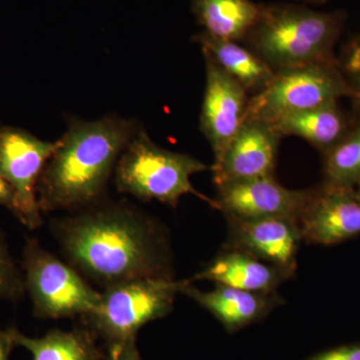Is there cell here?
Returning <instances> with one entry per match:
<instances>
[{
  "label": "cell",
  "mask_w": 360,
  "mask_h": 360,
  "mask_svg": "<svg viewBox=\"0 0 360 360\" xmlns=\"http://www.w3.org/2000/svg\"><path fill=\"white\" fill-rule=\"evenodd\" d=\"M355 118L356 113L350 115L335 103L285 116L271 125L281 136L300 137L323 155L347 135Z\"/></svg>",
  "instance_id": "16"
},
{
  "label": "cell",
  "mask_w": 360,
  "mask_h": 360,
  "mask_svg": "<svg viewBox=\"0 0 360 360\" xmlns=\"http://www.w3.org/2000/svg\"><path fill=\"white\" fill-rule=\"evenodd\" d=\"M191 11L206 34L243 42L257 22L259 4L252 0H193Z\"/></svg>",
  "instance_id": "18"
},
{
  "label": "cell",
  "mask_w": 360,
  "mask_h": 360,
  "mask_svg": "<svg viewBox=\"0 0 360 360\" xmlns=\"http://www.w3.org/2000/svg\"><path fill=\"white\" fill-rule=\"evenodd\" d=\"M356 191H359V193L360 194V186L357 187Z\"/></svg>",
  "instance_id": "28"
},
{
  "label": "cell",
  "mask_w": 360,
  "mask_h": 360,
  "mask_svg": "<svg viewBox=\"0 0 360 360\" xmlns=\"http://www.w3.org/2000/svg\"><path fill=\"white\" fill-rule=\"evenodd\" d=\"M193 41L248 94L262 91L274 77L276 70L240 42L214 39L203 32L194 35Z\"/></svg>",
  "instance_id": "17"
},
{
  "label": "cell",
  "mask_w": 360,
  "mask_h": 360,
  "mask_svg": "<svg viewBox=\"0 0 360 360\" xmlns=\"http://www.w3.org/2000/svg\"><path fill=\"white\" fill-rule=\"evenodd\" d=\"M352 129L323 155V179L331 186L355 188L360 186V112Z\"/></svg>",
  "instance_id": "20"
},
{
  "label": "cell",
  "mask_w": 360,
  "mask_h": 360,
  "mask_svg": "<svg viewBox=\"0 0 360 360\" xmlns=\"http://www.w3.org/2000/svg\"><path fill=\"white\" fill-rule=\"evenodd\" d=\"M180 295L187 296L210 312L229 333L264 321L284 303L277 292H253L221 284H215L212 290L203 291L187 279L182 281Z\"/></svg>",
  "instance_id": "14"
},
{
  "label": "cell",
  "mask_w": 360,
  "mask_h": 360,
  "mask_svg": "<svg viewBox=\"0 0 360 360\" xmlns=\"http://www.w3.org/2000/svg\"><path fill=\"white\" fill-rule=\"evenodd\" d=\"M338 63L352 89V99L360 112V32L350 35L342 45Z\"/></svg>",
  "instance_id": "22"
},
{
  "label": "cell",
  "mask_w": 360,
  "mask_h": 360,
  "mask_svg": "<svg viewBox=\"0 0 360 360\" xmlns=\"http://www.w3.org/2000/svg\"><path fill=\"white\" fill-rule=\"evenodd\" d=\"M103 360H141L136 345V338L106 345Z\"/></svg>",
  "instance_id": "23"
},
{
  "label": "cell",
  "mask_w": 360,
  "mask_h": 360,
  "mask_svg": "<svg viewBox=\"0 0 360 360\" xmlns=\"http://www.w3.org/2000/svg\"><path fill=\"white\" fill-rule=\"evenodd\" d=\"M141 129L136 120L117 115L96 120L68 118L40 175L42 214L77 212L104 200L120 155Z\"/></svg>",
  "instance_id": "2"
},
{
  "label": "cell",
  "mask_w": 360,
  "mask_h": 360,
  "mask_svg": "<svg viewBox=\"0 0 360 360\" xmlns=\"http://www.w3.org/2000/svg\"><path fill=\"white\" fill-rule=\"evenodd\" d=\"M281 139L269 123L246 120L221 160L210 168L214 186L274 175Z\"/></svg>",
  "instance_id": "13"
},
{
  "label": "cell",
  "mask_w": 360,
  "mask_h": 360,
  "mask_svg": "<svg viewBox=\"0 0 360 360\" xmlns=\"http://www.w3.org/2000/svg\"><path fill=\"white\" fill-rule=\"evenodd\" d=\"M348 20L345 9L319 11L302 4H259L243 44L274 70L338 63L335 46Z\"/></svg>",
  "instance_id": "3"
},
{
  "label": "cell",
  "mask_w": 360,
  "mask_h": 360,
  "mask_svg": "<svg viewBox=\"0 0 360 360\" xmlns=\"http://www.w3.org/2000/svg\"><path fill=\"white\" fill-rule=\"evenodd\" d=\"M21 266L37 319L84 317L98 307L101 292L72 265L45 250L37 238L26 239Z\"/></svg>",
  "instance_id": "7"
},
{
  "label": "cell",
  "mask_w": 360,
  "mask_h": 360,
  "mask_svg": "<svg viewBox=\"0 0 360 360\" xmlns=\"http://www.w3.org/2000/svg\"><path fill=\"white\" fill-rule=\"evenodd\" d=\"M210 168L187 153L161 148L141 129L120 155L113 179L118 193L144 202L155 200L177 208L182 196L193 194L217 210L214 200L196 191L191 182L194 174Z\"/></svg>",
  "instance_id": "4"
},
{
  "label": "cell",
  "mask_w": 360,
  "mask_h": 360,
  "mask_svg": "<svg viewBox=\"0 0 360 360\" xmlns=\"http://www.w3.org/2000/svg\"><path fill=\"white\" fill-rule=\"evenodd\" d=\"M202 54L205 63V89L200 129L212 146L214 156L212 165H217L245 123L250 96L208 54Z\"/></svg>",
  "instance_id": "10"
},
{
  "label": "cell",
  "mask_w": 360,
  "mask_h": 360,
  "mask_svg": "<svg viewBox=\"0 0 360 360\" xmlns=\"http://www.w3.org/2000/svg\"><path fill=\"white\" fill-rule=\"evenodd\" d=\"M181 284L175 278H139L115 284L104 288L98 307L82 319L106 345L136 338L144 326L174 310Z\"/></svg>",
  "instance_id": "5"
},
{
  "label": "cell",
  "mask_w": 360,
  "mask_h": 360,
  "mask_svg": "<svg viewBox=\"0 0 360 360\" xmlns=\"http://www.w3.org/2000/svg\"><path fill=\"white\" fill-rule=\"evenodd\" d=\"M0 205L6 206L8 210H13V193L11 186L0 175Z\"/></svg>",
  "instance_id": "26"
},
{
  "label": "cell",
  "mask_w": 360,
  "mask_h": 360,
  "mask_svg": "<svg viewBox=\"0 0 360 360\" xmlns=\"http://www.w3.org/2000/svg\"><path fill=\"white\" fill-rule=\"evenodd\" d=\"M15 347L27 349L32 360H103L105 352L97 345L96 335L86 326L65 331L51 329L41 338H28L11 328Z\"/></svg>",
  "instance_id": "19"
},
{
  "label": "cell",
  "mask_w": 360,
  "mask_h": 360,
  "mask_svg": "<svg viewBox=\"0 0 360 360\" xmlns=\"http://www.w3.org/2000/svg\"><path fill=\"white\" fill-rule=\"evenodd\" d=\"M23 272L13 259L6 236L0 232V298L18 302L25 295Z\"/></svg>",
  "instance_id": "21"
},
{
  "label": "cell",
  "mask_w": 360,
  "mask_h": 360,
  "mask_svg": "<svg viewBox=\"0 0 360 360\" xmlns=\"http://www.w3.org/2000/svg\"><path fill=\"white\" fill-rule=\"evenodd\" d=\"M215 187L217 210L224 217L285 219L296 222L300 221L311 191V188H288L274 175Z\"/></svg>",
  "instance_id": "9"
},
{
  "label": "cell",
  "mask_w": 360,
  "mask_h": 360,
  "mask_svg": "<svg viewBox=\"0 0 360 360\" xmlns=\"http://www.w3.org/2000/svg\"><path fill=\"white\" fill-rule=\"evenodd\" d=\"M68 264L104 288L139 278H174V251L160 219L127 200H104L51 222Z\"/></svg>",
  "instance_id": "1"
},
{
  "label": "cell",
  "mask_w": 360,
  "mask_h": 360,
  "mask_svg": "<svg viewBox=\"0 0 360 360\" xmlns=\"http://www.w3.org/2000/svg\"><path fill=\"white\" fill-rule=\"evenodd\" d=\"M309 245H340L360 236V194L355 188L322 181L311 187L300 221Z\"/></svg>",
  "instance_id": "11"
},
{
  "label": "cell",
  "mask_w": 360,
  "mask_h": 360,
  "mask_svg": "<svg viewBox=\"0 0 360 360\" xmlns=\"http://www.w3.org/2000/svg\"><path fill=\"white\" fill-rule=\"evenodd\" d=\"M224 219L227 236L224 248L245 251L283 270L290 278L295 276L303 241L298 222L285 219Z\"/></svg>",
  "instance_id": "12"
},
{
  "label": "cell",
  "mask_w": 360,
  "mask_h": 360,
  "mask_svg": "<svg viewBox=\"0 0 360 360\" xmlns=\"http://www.w3.org/2000/svg\"><path fill=\"white\" fill-rule=\"evenodd\" d=\"M300 1L303 2V4H309V6H322V4H326V2H328L329 0H300Z\"/></svg>",
  "instance_id": "27"
},
{
  "label": "cell",
  "mask_w": 360,
  "mask_h": 360,
  "mask_svg": "<svg viewBox=\"0 0 360 360\" xmlns=\"http://www.w3.org/2000/svg\"><path fill=\"white\" fill-rule=\"evenodd\" d=\"M56 141H44L18 127H0V175L13 193V212L30 229L44 224L37 198L42 170Z\"/></svg>",
  "instance_id": "8"
},
{
  "label": "cell",
  "mask_w": 360,
  "mask_h": 360,
  "mask_svg": "<svg viewBox=\"0 0 360 360\" xmlns=\"http://www.w3.org/2000/svg\"><path fill=\"white\" fill-rule=\"evenodd\" d=\"M352 98L340 63H314L276 70L265 89L248 99L246 120L274 124L285 116Z\"/></svg>",
  "instance_id": "6"
},
{
  "label": "cell",
  "mask_w": 360,
  "mask_h": 360,
  "mask_svg": "<svg viewBox=\"0 0 360 360\" xmlns=\"http://www.w3.org/2000/svg\"><path fill=\"white\" fill-rule=\"evenodd\" d=\"M290 277L274 265L234 248H222L219 255L200 271L187 279L212 281L253 292L274 293Z\"/></svg>",
  "instance_id": "15"
},
{
  "label": "cell",
  "mask_w": 360,
  "mask_h": 360,
  "mask_svg": "<svg viewBox=\"0 0 360 360\" xmlns=\"http://www.w3.org/2000/svg\"><path fill=\"white\" fill-rule=\"evenodd\" d=\"M14 347L15 345L11 329L0 328V360H9Z\"/></svg>",
  "instance_id": "25"
},
{
  "label": "cell",
  "mask_w": 360,
  "mask_h": 360,
  "mask_svg": "<svg viewBox=\"0 0 360 360\" xmlns=\"http://www.w3.org/2000/svg\"><path fill=\"white\" fill-rule=\"evenodd\" d=\"M307 360H360V343L341 345L324 350Z\"/></svg>",
  "instance_id": "24"
}]
</instances>
